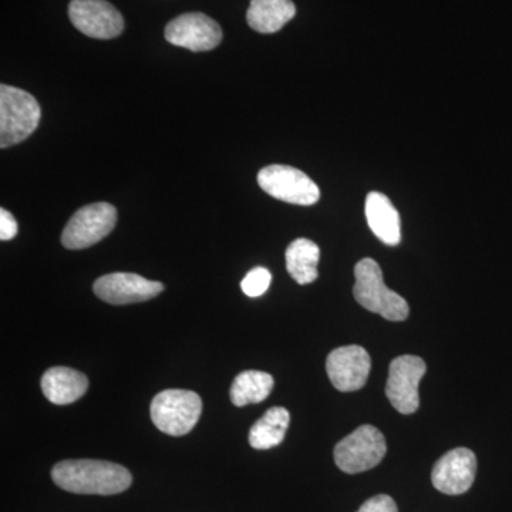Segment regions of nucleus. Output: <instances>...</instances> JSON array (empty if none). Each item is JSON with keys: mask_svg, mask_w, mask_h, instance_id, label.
Here are the masks:
<instances>
[{"mask_svg": "<svg viewBox=\"0 0 512 512\" xmlns=\"http://www.w3.org/2000/svg\"><path fill=\"white\" fill-rule=\"evenodd\" d=\"M52 478L57 487L74 494H120L133 483L126 467L100 460L62 461L53 467Z\"/></svg>", "mask_w": 512, "mask_h": 512, "instance_id": "f257e3e1", "label": "nucleus"}, {"mask_svg": "<svg viewBox=\"0 0 512 512\" xmlns=\"http://www.w3.org/2000/svg\"><path fill=\"white\" fill-rule=\"evenodd\" d=\"M356 284L353 295L360 306L392 322L409 318V303L399 293L384 284L383 272L372 258H365L355 266Z\"/></svg>", "mask_w": 512, "mask_h": 512, "instance_id": "f03ea898", "label": "nucleus"}, {"mask_svg": "<svg viewBox=\"0 0 512 512\" xmlns=\"http://www.w3.org/2000/svg\"><path fill=\"white\" fill-rule=\"evenodd\" d=\"M42 111L32 94L18 87L0 86V147L22 143L35 133Z\"/></svg>", "mask_w": 512, "mask_h": 512, "instance_id": "7ed1b4c3", "label": "nucleus"}, {"mask_svg": "<svg viewBox=\"0 0 512 512\" xmlns=\"http://www.w3.org/2000/svg\"><path fill=\"white\" fill-rule=\"evenodd\" d=\"M150 412L158 430L168 436H185L200 420L201 397L191 390H164L154 397Z\"/></svg>", "mask_w": 512, "mask_h": 512, "instance_id": "20e7f679", "label": "nucleus"}, {"mask_svg": "<svg viewBox=\"0 0 512 512\" xmlns=\"http://www.w3.org/2000/svg\"><path fill=\"white\" fill-rule=\"evenodd\" d=\"M386 453L383 433L375 426L365 424L336 444L335 463L343 473H365L379 466Z\"/></svg>", "mask_w": 512, "mask_h": 512, "instance_id": "39448f33", "label": "nucleus"}, {"mask_svg": "<svg viewBox=\"0 0 512 512\" xmlns=\"http://www.w3.org/2000/svg\"><path fill=\"white\" fill-rule=\"evenodd\" d=\"M117 222V210L107 202H94L74 212L62 234L67 249H84L106 238Z\"/></svg>", "mask_w": 512, "mask_h": 512, "instance_id": "423d86ee", "label": "nucleus"}, {"mask_svg": "<svg viewBox=\"0 0 512 512\" xmlns=\"http://www.w3.org/2000/svg\"><path fill=\"white\" fill-rule=\"evenodd\" d=\"M258 184L266 194L288 204L308 207L316 204L320 198L315 181L289 165L275 164L262 168L258 174Z\"/></svg>", "mask_w": 512, "mask_h": 512, "instance_id": "0eeeda50", "label": "nucleus"}, {"mask_svg": "<svg viewBox=\"0 0 512 512\" xmlns=\"http://www.w3.org/2000/svg\"><path fill=\"white\" fill-rule=\"evenodd\" d=\"M426 370V363L419 356H399L390 363L386 396L397 412H417L420 406L419 384L426 375Z\"/></svg>", "mask_w": 512, "mask_h": 512, "instance_id": "6e6552de", "label": "nucleus"}, {"mask_svg": "<svg viewBox=\"0 0 512 512\" xmlns=\"http://www.w3.org/2000/svg\"><path fill=\"white\" fill-rule=\"evenodd\" d=\"M69 18L74 28L93 39H114L124 30L123 16L107 0H72Z\"/></svg>", "mask_w": 512, "mask_h": 512, "instance_id": "1a4fd4ad", "label": "nucleus"}, {"mask_svg": "<svg viewBox=\"0 0 512 512\" xmlns=\"http://www.w3.org/2000/svg\"><path fill=\"white\" fill-rule=\"evenodd\" d=\"M164 36L171 45L191 52H207L220 45L222 29L204 13H185L168 23Z\"/></svg>", "mask_w": 512, "mask_h": 512, "instance_id": "9d476101", "label": "nucleus"}, {"mask_svg": "<svg viewBox=\"0 0 512 512\" xmlns=\"http://www.w3.org/2000/svg\"><path fill=\"white\" fill-rule=\"evenodd\" d=\"M476 473V454L470 448H454L434 464L431 481L440 493L460 495L470 490L476 480Z\"/></svg>", "mask_w": 512, "mask_h": 512, "instance_id": "9b49d317", "label": "nucleus"}, {"mask_svg": "<svg viewBox=\"0 0 512 512\" xmlns=\"http://www.w3.org/2000/svg\"><path fill=\"white\" fill-rule=\"evenodd\" d=\"M372 360L362 346H343L330 352L326 370L330 382L339 392H356L366 386Z\"/></svg>", "mask_w": 512, "mask_h": 512, "instance_id": "f8f14e48", "label": "nucleus"}, {"mask_svg": "<svg viewBox=\"0 0 512 512\" xmlns=\"http://www.w3.org/2000/svg\"><path fill=\"white\" fill-rule=\"evenodd\" d=\"M93 289L101 301L110 305H128L156 298L164 291V285L161 282L148 281L137 274L116 272L101 276L94 282Z\"/></svg>", "mask_w": 512, "mask_h": 512, "instance_id": "ddd939ff", "label": "nucleus"}, {"mask_svg": "<svg viewBox=\"0 0 512 512\" xmlns=\"http://www.w3.org/2000/svg\"><path fill=\"white\" fill-rule=\"evenodd\" d=\"M365 212L369 227L383 244L396 247L402 241V221L399 211L382 192H370Z\"/></svg>", "mask_w": 512, "mask_h": 512, "instance_id": "4468645a", "label": "nucleus"}, {"mask_svg": "<svg viewBox=\"0 0 512 512\" xmlns=\"http://www.w3.org/2000/svg\"><path fill=\"white\" fill-rule=\"evenodd\" d=\"M87 389V377L70 367H52L42 377L43 394L50 403L57 406L77 402Z\"/></svg>", "mask_w": 512, "mask_h": 512, "instance_id": "2eb2a0df", "label": "nucleus"}, {"mask_svg": "<svg viewBox=\"0 0 512 512\" xmlns=\"http://www.w3.org/2000/svg\"><path fill=\"white\" fill-rule=\"evenodd\" d=\"M296 15L292 0H251L248 25L259 33L279 32Z\"/></svg>", "mask_w": 512, "mask_h": 512, "instance_id": "dca6fc26", "label": "nucleus"}, {"mask_svg": "<svg viewBox=\"0 0 512 512\" xmlns=\"http://www.w3.org/2000/svg\"><path fill=\"white\" fill-rule=\"evenodd\" d=\"M320 249L311 239H295L286 249V269L299 285L318 279Z\"/></svg>", "mask_w": 512, "mask_h": 512, "instance_id": "f3484780", "label": "nucleus"}, {"mask_svg": "<svg viewBox=\"0 0 512 512\" xmlns=\"http://www.w3.org/2000/svg\"><path fill=\"white\" fill-rule=\"evenodd\" d=\"M291 423V414L284 407H272L261 417L251 431H249V444L255 450H269L279 446L285 439Z\"/></svg>", "mask_w": 512, "mask_h": 512, "instance_id": "a211bd4d", "label": "nucleus"}, {"mask_svg": "<svg viewBox=\"0 0 512 512\" xmlns=\"http://www.w3.org/2000/svg\"><path fill=\"white\" fill-rule=\"evenodd\" d=\"M274 389L269 373L247 370L239 373L231 387V402L237 407L264 402Z\"/></svg>", "mask_w": 512, "mask_h": 512, "instance_id": "6ab92c4d", "label": "nucleus"}, {"mask_svg": "<svg viewBox=\"0 0 512 512\" xmlns=\"http://www.w3.org/2000/svg\"><path fill=\"white\" fill-rule=\"evenodd\" d=\"M271 272L262 266L252 269L245 276L244 281L241 282L242 292L249 298H258V296L264 295L271 285Z\"/></svg>", "mask_w": 512, "mask_h": 512, "instance_id": "aec40b11", "label": "nucleus"}, {"mask_svg": "<svg viewBox=\"0 0 512 512\" xmlns=\"http://www.w3.org/2000/svg\"><path fill=\"white\" fill-rule=\"evenodd\" d=\"M357 512H399L390 495L380 494L367 500Z\"/></svg>", "mask_w": 512, "mask_h": 512, "instance_id": "412c9836", "label": "nucleus"}, {"mask_svg": "<svg viewBox=\"0 0 512 512\" xmlns=\"http://www.w3.org/2000/svg\"><path fill=\"white\" fill-rule=\"evenodd\" d=\"M18 222H16L13 215L5 208L0 210V239L2 241H10L18 235Z\"/></svg>", "mask_w": 512, "mask_h": 512, "instance_id": "4be33fe9", "label": "nucleus"}]
</instances>
